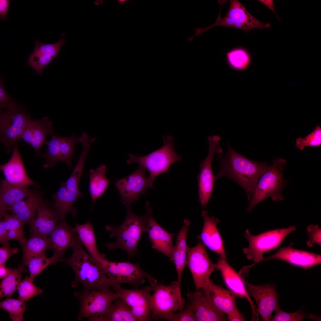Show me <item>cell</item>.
I'll return each instance as SVG.
<instances>
[{
  "mask_svg": "<svg viewBox=\"0 0 321 321\" xmlns=\"http://www.w3.org/2000/svg\"><path fill=\"white\" fill-rule=\"evenodd\" d=\"M217 159L220 166L215 176V180L223 176L231 179L245 190L250 201L259 179L269 166L268 163L250 160L237 153L229 145L225 155L219 154Z\"/></svg>",
  "mask_w": 321,
  "mask_h": 321,
  "instance_id": "cell-1",
  "label": "cell"
},
{
  "mask_svg": "<svg viewBox=\"0 0 321 321\" xmlns=\"http://www.w3.org/2000/svg\"><path fill=\"white\" fill-rule=\"evenodd\" d=\"M72 248L71 256L64 258L62 262L73 271L75 277L71 284L73 288L80 284L85 290H108L113 287L103 268L84 250L80 240Z\"/></svg>",
  "mask_w": 321,
  "mask_h": 321,
  "instance_id": "cell-2",
  "label": "cell"
},
{
  "mask_svg": "<svg viewBox=\"0 0 321 321\" xmlns=\"http://www.w3.org/2000/svg\"><path fill=\"white\" fill-rule=\"evenodd\" d=\"M127 214L123 223L118 226L106 225L105 229L110 232L111 238L115 237L116 241L108 243L106 246L109 250L120 248L133 257L138 254L137 247L141 236L146 232L147 215L138 216L131 211L130 206L126 207Z\"/></svg>",
  "mask_w": 321,
  "mask_h": 321,
  "instance_id": "cell-3",
  "label": "cell"
},
{
  "mask_svg": "<svg viewBox=\"0 0 321 321\" xmlns=\"http://www.w3.org/2000/svg\"><path fill=\"white\" fill-rule=\"evenodd\" d=\"M89 152L86 148L83 149L71 175L65 182L60 183L59 190L51 196L54 200L52 206L60 221H65L68 213H71L74 217L76 216V209L73 207V204L78 198L84 196L79 189V183Z\"/></svg>",
  "mask_w": 321,
  "mask_h": 321,
  "instance_id": "cell-4",
  "label": "cell"
},
{
  "mask_svg": "<svg viewBox=\"0 0 321 321\" xmlns=\"http://www.w3.org/2000/svg\"><path fill=\"white\" fill-rule=\"evenodd\" d=\"M180 286L177 281L168 285L157 282L151 285L154 292L150 298L152 319L169 321L174 312L183 309L185 303L182 297Z\"/></svg>",
  "mask_w": 321,
  "mask_h": 321,
  "instance_id": "cell-5",
  "label": "cell"
},
{
  "mask_svg": "<svg viewBox=\"0 0 321 321\" xmlns=\"http://www.w3.org/2000/svg\"><path fill=\"white\" fill-rule=\"evenodd\" d=\"M286 164V160L282 158L273 159L272 164L259 179L247 212H251L256 205L269 197L275 202L284 200L282 191L287 181L283 178V172Z\"/></svg>",
  "mask_w": 321,
  "mask_h": 321,
  "instance_id": "cell-6",
  "label": "cell"
},
{
  "mask_svg": "<svg viewBox=\"0 0 321 321\" xmlns=\"http://www.w3.org/2000/svg\"><path fill=\"white\" fill-rule=\"evenodd\" d=\"M163 145L160 148L145 156H139L129 154L127 161L128 164L138 163L149 172L148 178L153 184L155 178L163 173H168L172 164L180 161L182 156L176 152L173 138L170 135L163 136Z\"/></svg>",
  "mask_w": 321,
  "mask_h": 321,
  "instance_id": "cell-7",
  "label": "cell"
},
{
  "mask_svg": "<svg viewBox=\"0 0 321 321\" xmlns=\"http://www.w3.org/2000/svg\"><path fill=\"white\" fill-rule=\"evenodd\" d=\"M31 119L20 106L11 101L0 108V142L10 153L21 139L25 127Z\"/></svg>",
  "mask_w": 321,
  "mask_h": 321,
  "instance_id": "cell-8",
  "label": "cell"
},
{
  "mask_svg": "<svg viewBox=\"0 0 321 321\" xmlns=\"http://www.w3.org/2000/svg\"><path fill=\"white\" fill-rule=\"evenodd\" d=\"M75 297L78 300L80 308L77 315L78 320L86 318L94 321L105 313L119 295L111 289L100 290L83 289L75 291Z\"/></svg>",
  "mask_w": 321,
  "mask_h": 321,
  "instance_id": "cell-9",
  "label": "cell"
},
{
  "mask_svg": "<svg viewBox=\"0 0 321 321\" xmlns=\"http://www.w3.org/2000/svg\"><path fill=\"white\" fill-rule=\"evenodd\" d=\"M295 226L286 228L270 230L257 235L251 234L249 230L245 231V237L248 240V246L243 249L249 260L257 263L263 260L264 254L278 247L289 233L295 231Z\"/></svg>",
  "mask_w": 321,
  "mask_h": 321,
  "instance_id": "cell-10",
  "label": "cell"
},
{
  "mask_svg": "<svg viewBox=\"0 0 321 321\" xmlns=\"http://www.w3.org/2000/svg\"><path fill=\"white\" fill-rule=\"evenodd\" d=\"M103 268L113 284V288L125 283L137 287L144 283L145 278L148 279L151 285L157 282L153 276L143 270L138 263L108 261Z\"/></svg>",
  "mask_w": 321,
  "mask_h": 321,
  "instance_id": "cell-11",
  "label": "cell"
},
{
  "mask_svg": "<svg viewBox=\"0 0 321 321\" xmlns=\"http://www.w3.org/2000/svg\"><path fill=\"white\" fill-rule=\"evenodd\" d=\"M186 265L192 275L196 290L204 287L210 281L213 272L217 269L216 264L211 261L205 246L200 240L195 246L188 247Z\"/></svg>",
  "mask_w": 321,
  "mask_h": 321,
  "instance_id": "cell-12",
  "label": "cell"
},
{
  "mask_svg": "<svg viewBox=\"0 0 321 321\" xmlns=\"http://www.w3.org/2000/svg\"><path fill=\"white\" fill-rule=\"evenodd\" d=\"M209 150L206 158L200 163V172L197 178L199 199L202 207L205 208L211 198L215 180L213 175L212 163L213 156L223 152L219 147L221 137L217 135L209 136L207 137Z\"/></svg>",
  "mask_w": 321,
  "mask_h": 321,
  "instance_id": "cell-13",
  "label": "cell"
},
{
  "mask_svg": "<svg viewBox=\"0 0 321 321\" xmlns=\"http://www.w3.org/2000/svg\"><path fill=\"white\" fill-rule=\"evenodd\" d=\"M146 169L139 165L138 169L127 177L115 183L121 197V201L126 207L138 200L141 195H144L147 191L154 188L145 174Z\"/></svg>",
  "mask_w": 321,
  "mask_h": 321,
  "instance_id": "cell-14",
  "label": "cell"
},
{
  "mask_svg": "<svg viewBox=\"0 0 321 321\" xmlns=\"http://www.w3.org/2000/svg\"><path fill=\"white\" fill-rule=\"evenodd\" d=\"M130 308L137 321H149L152 320L150 303L151 286L141 289H127L120 286L113 288Z\"/></svg>",
  "mask_w": 321,
  "mask_h": 321,
  "instance_id": "cell-15",
  "label": "cell"
},
{
  "mask_svg": "<svg viewBox=\"0 0 321 321\" xmlns=\"http://www.w3.org/2000/svg\"><path fill=\"white\" fill-rule=\"evenodd\" d=\"M247 292L255 300L257 311L263 321H270L272 313L280 308L278 303L279 297L276 286L272 284L254 285L245 280Z\"/></svg>",
  "mask_w": 321,
  "mask_h": 321,
  "instance_id": "cell-16",
  "label": "cell"
},
{
  "mask_svg": "<svg viewBox=\"0 0 321 321\" xmlns=\"http://www.w3.org/2000/svg\"><path fill=\"white\" fill-rule=\"evenodd\" d=\"M226 259L220 256L216 264L217 270L220 271L224 283L229 290L237 297L246 299L248 301L252 310V320H259L258 313L248 294L244 279L228 263Z\"/></svg>",
  "mask_w": 321,
  "mask_h": 321,
  "instance_id": "cell-17",
  "label": "cell"
},
{
  "mask_svg": "<svg viewBox=\"0 0 321 321\" xmlns=\"http://www.w3.org/2000/svg\"><path fill=\"white\" fill-rule=\"evenodd\" d=\"M146 207L147 217L146 232L148 233L152 247L167 257L173 262L174 246L173 239L174 235L168 232L154 219L148 202H146Z\"/></svg>",
  "mask_w": 321,
  "mask_h": 321,
  "instance_id": "cell-18",
  "label": "cell"
},
{
  "mask_svg": "<svg viewBox=\"0 0 321 321\" xmlns=\"http://www.w3.org/2000/svg\"><path fill=\"white\" fill-rule=\"evenodd\" d=\"M187 302L191 305L197 321H224L227 316L215 306L202 289L188 291Z\"/></svg>",
  "mask_w": 321,
  "mask_h": 321,
  "instance_id": "cell-19",
  "label": "cell"
},
{
  "mask_svg": "<svg viewBox=\"0 0 321 321\" xmlns=\"http://www.w3.org/2000/svg\"><path fill=\"white\" fill-rule=\"evenodd\" d=\"M293 243L280 248L274 254L263 260L278 259L291 265L307 269L321 263L320 254L306 251L295 249Z\"/></svg>",
  "mask_w": 321,
  "mask_h": 321,
  "instance_id": "cell-20",
  "label": "cell"
},
{
  "mask_svg": "<svg viewBox=\"0 0 321 321\" xmlns=\"http://www.w3.org/2000/svg\"><path fill=\"white\" fill-rule=\"evenodd\" d=\"M18 143L14 146L12 155L6 163L0 165L5 180L9 184L18 187L28 188L35 183L26 172L18 147Z\"/></svg>",
  "mask_w": 321,
  "mask_h": 321,
  "instance_id": "cell-21",
  "label": "cell"
},
{
  "mask_svg": "<svg viewBox=\"0 0 321 321\" xmlns=\"http://www.w3.org/2000/svg\"><path fill=\"white\" fill-rule=\"evenodd\" d=\"M47 134H55L52 122L48 117H44L39 119H31L25 127L21 139L30 145L38 155L41 147L48 144Z\"/></svg>",
  "mask_w": 321,
  "mask_h": 321,
  "instance_id": "cell-22",
  "label": "cell"
},
{
  "mask_svg": "<svg viewBox=\"0 0 321 321\" xmlns=\"http://www.w3.org/2000/svg\"><path fill=\"white\" fill-rule=\"evenodd\" d=\"M48 238L50 248L62 262L66 250L72 248L80 240L75 227L69 226L65 221H59Z\"/></svg>",
  "mask_w": 321,
  "mask_h": 321,
  "instance_id": "cell-23",
  "label": "cell"
},
{
  "mask_svg": "<svg viewBox=\"0 0 321 321\" xmlns=\"http://www.w3.org/2000/svg\"><path fill=\"white\" fill-rule=\"evenodd\" d=\"M202 215L204 223L198 238L210 250L226 258L224 242L217 227L220 220L214 216H209L206 210L202 211Z\"/></svg>",
  "mask_w": 321,
  "mask_h": 321,
  "instance_id": "cell-24",
  "label": "cell"
},
{
  "mask_svg": "<svg viewBox=\"0 0 321 321\" xmlns=\"http://www.w3.org/2000/svg\"><path fill=\"white\" fill-rule=\"evenodd\" d=\"M64 36L62 33L58 41L51 44H43L35 40L34 49L28 59L29 65L37 73H41L44 67L57 55L65 42Z\"/></svg>",
  "mask_w": 321,
  "mask_h": 321,
  "instance_id": "cell-25",
  "label": "cell"
},
{
  "mask_svg": "<svg viewBox=\"0 0 321 321\" xmlns=\"http://www.w3.org/2000/svg\"><path fill=\"white\" fill-rule=\"evenodd\" d=\"M37 217L29 224L30 236L47 237L60 220L54 209L43 201L37 208Z\"/></svg>",
  "mask_w": 321,
  "mask_h": 321,
  "instance_id": "cell-26",
  "label": "cell"
},
{
  "mask_svg": "<svg viewBox=\"0 0 321 321\" xmlns=\"http://www.w3.org/2000/svg\"><path fill=\"white\" fill-rule=\"evenodd\" d=\"M210 301L226 314L238 310L236 295L210 280L202 289Z\"/></svg>",
  "mask_w": 321,
  "mask_h": 321,
  "instance_id": "cell-27",
  "label": "cell"
},
{
  "mask_svg": "<svg viewBox=\"0 0 321 321\" xmlns=\"http://www.w3.org/2000/svg\"><path fill=\"white\" fill-rule=\"evenodd\" d=\"M26 198L25 200L22 199L15 203L9 210L24 225L29 224L35 218L37 208L43 201L41 195L34 190Z\"/></svg>",
  "mask_w": 321,
  "mask_h": 321,
  "instance_id": "cell-28",
  "label": "cell"
},
{
  "mask_svg": "<svg viewBox=\"0 0 321 321\" xmlns=\"http://www.w3.org/2000/svg\"><path fill=\"white\" fill-rule=\"evenodd\" d=\"M80 240L87 253L103 268L108 260L105 255L100 253L96 245L95 232L89 221L82 224H78L75 227Z\"/></svg>",
  "mask_w": 321,
  "mask_h": 321,
  "instance_id": "cell-29",
  "label": "cell"
},
{
  "mask_svg": "<svg viewBox=\"0 0 321 321\" xmlns=\"http://www.w3.org/2000/svg\"><path fill=\"white\" fill-rule=\"evenodd\" d=\"M230 5L226 15L235 22L240 23L246 29L247 32L255 29L270 28L271 24L259 21L251 15L238 0H229Z\"/></svg>",
  "mask_w": 321,
  "mask_h": 321,
  "instance_id": "cell-30",
  "label": "cell"
},
{
  "mask_svg": "<svg viewBox=\"0 0 321 321\" xmlns=\"http://www.w3.org/2000/svg\"><path fill=\"white\" fill-rule=\"evenodd\" d=\"M191 221L185 219L183 224L179 232L176 244L174 246L173 262H174L177 274V281L181 285L182 276L184 268L186 265L187 253L188 246L186 240L188 229Z\"/></svg>",
  "mask_w": 321,
  "mask_h": 321,
  "instance_id": "cell-31",
  "label": "cell"
},
{
  "mask_svg": "<svg viewBox=\"0 0 321 321\" xmlns=\"http://www.w3.org/2000/svg\"><path fill=\"white\" fill-rule=\"evenodd\" d=\"M32 190L12 185L5 180H2L0 189V218L4 212L9 210L16 202L26 198Z\"/></svg>",
  "mask_w": 321,
  "mask_h": 321,
  "instance_id": "cell-32",
  "label": "cell"
},
{
  "mask_svg": "<svg viewBox=\"0 0 321 321\" xmlns=\"http://www.w3.org/2000/svg\"><path fill=\"white\" fill-rule=\"evenodd\" d=\"M107 167L100 165L96 169L89 171V191L93 203L101 197L107 190L109 183L106 175Z\"/></svg>",
  "mask_w": 321,
  "mask_h": 321,
  "instance_id": "cell-33",
  "label": "cell"
},
{
  "mask_svg": "<svg viewBox=\"0 0 321 321\" xmlns=\"http://www.w3.org/2000/svg\"><path fill=\"white\" fill-rule=\"evenodd\" d=\"M136 321L128 306L119 297L103 314L94 321Z\"/></svg>",
  "mask_w": 321,
  "mask_h": 321,
  "instance_id": "cell-34",
  "label": "cell"
},
{
  "mask_svg": "<svg viewBox=\"0 0 321 321\" xmlns=\"http://www.w3.org/2000/svg\"><path fill=\"white\" fill-rule=\"evenodd\" d=\"M20 245L23 251L21 264L24 266L30 259L45 255L47 250L50 248L47 237L35 235L30 236L24 243Z\"/></svg>",
  "mask_w": 321,
  "mask_h": 321,
  "instance_id": "cell-35",
  "label": "cell"
},
{
  "mask_svg": "<svg viewBox=\"0 0 321 321\" xmlns=\"http://www.w3.org/2000/svg\"><path fill=\"white\" fill-rule=\"evenodd\" d=\"M25 267L21 264L15 268H10L8 275L2 279L0 284V297H11L17 289L23 272H26Z\"/></svg>",
  "mask_w": 321,
  "mask_h": 321,
  "instance_id": "cell-36",
  "label": "cell"
},
{
  "mask_svg": "<svg viewBox=\"0 0 321 321\" xmlns=\"http://www.w3.org/2000/svg\"><path fill=\"white\" fill-rule=\"evenodd\" d=\"M227 61L230 67L235 71H241L247 69L251 61V56L245 50L236 48L226 54Z\"/></svg>",
  "mask_w": 321,
  "mask_h": 321,
  "instance_id": "cell-37",
  "label": "cell"
},
{
  "mask_svg": "<svg viewBox=\"0 0 321 321\" xmlns=\"http://www.w3.org/2000/svg\"><path fill=\"white\" fill-rule=\"evenodd\" d=\"M59 262H62V260L54 254L50 258L46 257L45 255L32 258L26 262L24 266H28L29 277L34 280L35 278L49 265Z\"/></svg>",
  "mask_w": 321,
  "mask_h": 321,
  "instance_id": "cell-38",
  "label": "cell"
},
{
  "mask_svg": "<svg viewBox=\"0 0 321 321\" xmlns=\"http://www.w3.org/2000/svg\"><path fill=\"white\" fill-rule=\"evenodd\" d=\"M79 142V138L75 134L68 137H63L60 143L58 161L64 163L69 169L72 167L71 160L73 155L75 147Z\"/></svg>",
  "mask_w": 321,
  "mask_h": 321,
  "instance_id": "cell-39",
  "label": "cell"
},
{
  "mask_svg": "<svg viewBox=\"0 0 321 321\" xmlns=\"http://www.w3.org/2000/svg\"><path fill=\"white\" fill-rule=\"evenodd\" d=\"M25 302L19 299L7 297L0 303V307L7 311L13 321H23V315L26 310Z\"/></svg>",
  "mask_w": 321,
  "mask_h": 321,
  "instance_id": "cell-40",
  "label": "cell"
},
{
  "mask_svg": "<svg viewBox=\"0 0 321 321\" xmlns=\"http://www.w3.org/2000/svg\"><path fill=\"white\" fill-rule=\"evenodd\" d=\"M62 137L55 134L51 136V139L47 144L46 152L41 156L45 159V162L43 165L44 168H51L58 162L59 149Z\"/></svg>",
  "mask_w": 321,
  "mask_h": 321,
  "instance_id": "cell-41",
  "label": "cell"
},
{
  "mask_svg": "<svg viewBox=\"0 0 321 321\" xmlns=\"http://www.w3.org/2000/svg\"><path fill=\"white\" fill-rule=\"evenodd\" d=\"M34 281L27 276L21 280L17 289L18 299L26 302L43 292L42 289L34 284Z\"/></svg>",
  "mask_w": 321,
  "mask_h": 321,
  "instance_id": "cell-42",
  "label": "cell"
},
{
  "mask_svg": "<svg viewBox=\"0 0 321 321\" xmlns=\"http://www.w3.org/2000/svg\"><path fill=\"white\" fill-rule=\"evenodd\" d=\"M302 308L293 313L285 312L280 308L276 310L275 315L272 317L271 321H301L305 318H308L315 321H320L321 317L315 315L307 314L303 312Z\"/></svg>",
  "mask_w": 321,
  "mask_h": 321,
  "instance_id": "cell-43",
  "label": "cell"
},
{
  "mask_svg": "<svg viewBox=\"0 0 321 321\" xmlns=\"http://www.w3.org/2000/svg\"><path fill=\"white\" fill-rule=\"evenodd\" d=\"M321 145V128L317 125L314 130L304 137H299L296 140V147L303 150L307 147H317Z\"/></svg>",
  "mask_w": 321,
  "mask_h": 321,
  "instance_id": "cell-44",
  "label": "cell"
},
{
  "mask_svg": "<svg viewBox=\"0 0 321 321\" xmlns=\"http://www.w3.org/2000/svg\"><path fill=\"white\" fill-rule=\"evenodd\" d=\"M196 321L193 309L191 304L187 302L185 309L177 314L174 313L169 321Z\"/></svg>",
  "mask_w": 321,
  "mask_h": 321,
  "instance_id": "cell-45",
  "label": "cell"
},
{
  "mask_svg": "<svg viewBox=\"0 0 321 321\" xmlns=\"http://www.w3.org/2000/svg\"><path fill=\"white\" fill-rule=\"evenodd\" d=\"M307 235L308 237L307 245L311 247L315 244L321 245V229L318 225H311L307 227Z\"/></svg>",
  "mask_w": 321,
  "mask_h": 321,
  "instance_id": "cell-46",
  "label": "cell"
},
{
  "mask_svg": "<svg viewBox=\"0 0 321 321\" xmlns=\"http://www.w3.org/2000/svg\"><path fill=\"white\" fill-rule=\"evenodd\" d=\"M220 11L215 23L212 25L205 28L206 31L214 26H222L237 28L247 32L246 28L240 23L235 22L230 17L226 15L222 18L220 15Z\"/></svg>",
  "mask_w": 321,
  "mask_h": 321,
  "instance_id": "cell-47",
  "label": "cell"
},
{
  "mask_svg": "<svg viewBox=\"0 0 321 321\" xmlns=\"http://www.w3.org/2000/svg\"><path fill=\"white\" fill-rule=\"evenodd\" d=\"M2 216L4 217L2 220L4 225L7 230L24 228V225L14 215H10L6 211L3 213Z\"/></svg>",
  "mask_w": 321,
  "mask_h": 321,
  "instance_id": "cell-48",
  "label": "cell"
},
{
  "mask_svg": "<svg viewBox=\"0 0 321 321\" xmlns=\"http://www.w3.org/2000/svg\"><path fill=\"white\" fill-rule=\"evenodd\" d=\"M2 245L0 248V265L6 266L7 261L18 252V248L16 247L11 248L8 242Z\"/></svg>",
  "mask_w": 321,
  "mask_h": 321,
  "instance_id": "cell-49",
  "label": "cell"
},
{
  "mask_svg": "<svg viewBox=\"0 0 321 321\" xmlns=\"http://www.w3.org/2000/svg\"><path fill=\"white\" fill-rule=\"evenodd\" d=\"M8 237L9 240H17L20 244L24 243L27 240L25 236L23 228L8 231Z\"/></svg>",
  "mask_w": 321,
  "mask_h": 321,
  "instance_id": "cell-50",
  "label": "cell"
},
{
  "mask_svg": "<svg viewBox=\"0 0 321 321\" xmlns=\"http://www.w3.org/2000/svg\"><path fill=\"white\" fill-rule=\"evenodd\" d=\"M11 101V98L7 93L3 86V80L0 79V108Z\"/></svg>",
  "mask_w": 321,
  "mask_h": 321,
  "instance_id": "cell-51",
  "label": "cell"
},
{
  "mask_svg": "<svg viewBox=\"0 0 321 321\" xmlns=\"http://www.w3.org/2000/svg\"><path fill=\"white\" fill-rule=\"evenodd\" d=\"M10 0H0V17L3 20L7 18V13Z\"/></svg>",
  "mask_w": 321,
  "mask_h": 321,
  "instance_id": "cell-52",
  "label": "cell"
},
{
  "mask_svg": "<svg viewBox=\"0 0 321 321\" xmlns=\"http://www.w3.org/2000/svg\"><path fill=\"white\" fill-rule=\"evenodd\" d=\"M228 319L229 321H244L246 319L238 310L230 312L227 314Z\"/></svg>",
  "mask_w": 321,
  "mask_h": 321,
  "instance_id": "cell-53",
  "label": "cell"
},
{
  "mask_svg": "<svg viewBox=\"0 0 321 321\" xmlns=\"http://www.w3.org/2000/svg\"><path fill=\"white\" fill-rule=\"evenodd\" d=\"M8 231L5 228L3 221L0 219V242L2 245L8 242Z\"/></svg>",
  "mask_w": 321,
  "mask_h": 321,
  "instance_id": "cell-54",
  "label": "cell"
},
{
  "mask_svg": "<svg viewBox=\"0 0 321 321\" xmlns=\"http://www.w3.org/2000/svg\"><path fill=\"white\" fill-rule=\"evenodd\" d=\"M260 2L262 3L270 9L275 14L276 18L280 21L281 22V20L280 18L277 15L274 8V2L273 0H258Z\"/></svg>",
  "mask_w": 321,
  "mask_h": 321,
  "instance_id": "cell-55",
  "label": "cell"
},
{
  "mask_svg": "<svg viewBox=\"0 0 321 321\" xmlns=\"http://www.w3.org/2000/svg\"><path fill=\"white\" fill-rule=\"evenodd\" d=\"M6 266L0 265V278L2 279L9 274L10 268H7Z\"/></svg>",
  "mask_w": 321,
  "mask_h": 321,
  "instance_id": "cell-56",
  "label": "cell"
},
{
  "mask_svg": "<svg viewBox=\"0 0 321 321\" xmlns=\"http://www.w3.org/2000/svg\"><path fill=\"white\" fill-rule=\"evenodd\" d=\"M127 1L125 0H118V2L119 3H123L126 2Z\"/></svg>",
  "mask_w": 321,
  "mask_h": 321,
  "instance_id": "cell-57",
  "label": "cell"
}]
</instances>
